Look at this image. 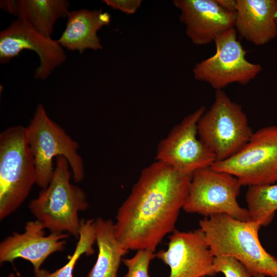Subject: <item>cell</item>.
Here are the masks:
<instances>
[{"label":"cell","instance_id":"4","mask_svg":"<svg viewBox=\"0 0 277 277\" xmlns=\"http://www.w3.org/2000/svg\"><path fill=\"white\" fill-rule=\"evenodd\" d=\"M36 182L34 157L22 125L0 133V220L15 211Z\"/></svg>","mask_w":277,"mask_h":277},{"label":"cell","instance_id":"12","mask_svg":"<svg viewBox=\"0 0 277 277\" xmlns=\"http://www.w3.org/2000/svg\"><path fill=\"white\" fill-rule=\"evenodd\" d=\"M168 248L155 253L156 258L170 268L169 277H206L216 274L205 235L199 228L188 232L175 229Z\"/></svg>","mask_w":277,"mask_h":277},{"label":"cell","instance_id":"13","mask_svg":"<svg viewBox=\"0 0 277 277\" xmlns=\"http://www.w3.org/2000/svg\"><path fill=\"white\" fill-rule=\"evenodd\" d=\"M46 228L37 221L26 223L23 233L14 232L0 244V263L13 262L23 259L31 263L34 272L52 253L63 251L69 236L67 233L50 232L46 235Z\"/></svg>","mask_w":277,"mask_h":277},{"label":"cell","instance_id":"17","mask_svg":"<svg viewBox=\"0 0 277 277\" xmlns=\"http://www.w3.org/2000/svg\"><path fill=\"white\" fill-rule=\"evenodd\" d=\"M95 229L97 258L86 277H116L122 258L128 251L116 239L112 220L97 217Z\"/></svg>","mask_w":277,"mask_h":277},{"label":"cell","instance_id":"9","mask_svg":"<svg viewBox=\"0 0 277 277\" xmlns=\"http://www.w3.org/2000/svg\"><path fill=\"white\" fill-rule=\"evenodd\" d=\"M237 35L233 28L215 39V53L194 65L195 80L220 90L232 83L246 85L258 76L262 66L247 60V51Z\"/></svg>","mask_w":277,"mask_h":277},{"label":"cell","instance_id":"27","mask_svg":"<svg viewBox=\"0 0 277 277\" xmlns=\"http://www.w3.org/2000/svg\"><path fill=\"white\" fill-rule=\"evenodd\" d=\"M6 277H16V276L13 273H10Z\"/></svg>","mask_w":277,"mask_h":277},{"label":"cell","instance_id":"19","mask_svg":"<svg viewBox=\"0 0 277 277\" xmlns=\"http://www.w3.org/2000/svg\"><path fill=\"white\" fill-rule=\"evenodd\" d=\"M245 200L250 221L267 226L277 211V184L249 186Z\"/></svg>","mask_w":277,"mask_h":277},{"label":"cell","instance_id":"20","mask_svg":"<svg viewBox=\"0 0 277 277\" xmlns=\"http://www.w3.org/2000/svg\"><path fill=\"white\" fill-rule=\"evenodd\" d=\"M95 242V220H81L78 241L74 251L68 262L52 272L40 269L34 272V277H73L74 267L81 256L83 254L90 255L94 253L95 250L93 246Z\"/></svg>","mask_w":277,"mask_h":277},{"label":"cell","instance_id":"1","mask_svg":"<svg viewBox=\"0 0 277 277\" xmlns=\"http://www.w3.org/2000/svg\"><path fill=\"white\" fill-rule=\"evenodd\" d=\"M191 177L156 160L142 170L114 223L115 236L124 248L154 251L175 230Z\"/></svg>","mask_w":277,"mask_h":277},{"label":"cell","instance_id":"24","mask_svg":"<svg viewBox=\"0 0 277 277\" xmlns=\"http://www.w3.org/2000/svg\"><path fill=\"white\" fill-rule=\"evenodd\" d=\"M0 7L1 9L11 14L17 16L18 12L17 1H1Z\"/></svg>","mask_w":277,"mask_h":277},{"label":"cell","instance_id":"25","mask_svg":"<svg viewBox=\"0 0 277 277\" xmlns=\"http://www.w3.org/2000/svg\"><path fill=\"white\" fill-rule=\"evenodd\" d=\"M219 5L225 11L236 13L237 9L236 0H216Z\"/></svg>","mask_w":277,"mask_h":277},{"label":"cell","instance_id":"7","mask_svg":"<svg viewBox=\"0 0 277 277\" xmlns=\"http://www.w3.org/2000/svg\"><path fill=\"white\" fill-rule=\"evenodd\" d=\"M241 186L238 179L230 173L211 166L200 169L191 175L183 209L205 217L225 214L241 221H250L247 209L237 201Z\"/></svg>","mask_w":277,"mask_h":277},{"label":"cell","instance_id":"21","mask_svg":"<svg viewBox=\"0 0 277 277\" xmlns=\"http://www.w3.org/2000/svg\"><path fill=\"white\" fill-rule=\"evenodd\" d=\"M156 258L154 251L149 249H140L135 254L123 260L128 271L124 277H151L149 274L151 261Z\"/></svg>","mask_w":277,"mask_h":277},{"label":"cell","instance_id":"15","mask_svg":"<svg viewBox=\"0 0 277 277\" xmlns=\"http://www.w3.org/2000/svg\"><path fill=\"white\" fill-rule=\"evenodd\" d=\"M234 28L238 34L256 46L277 36L276 0H236Z\"/></svg>","mask_w":277,"mask_h":277},{"label":"cell","instance_id":"11","mask_svg":"<svg viewBox=\"0 0 277 277\" xmlns=\"http://www.w3.org/2000/svg\"><path fill=\"white\" fill-rule=\"evenodd\" d=\"M32 50L39 59L34 77L45 80L66 60L58 39L47 37L21 19L13 21L0 32V62L4 64L18 56L24 50Z\"/></svg>","mask_w":277,"mask_h":277},{"label":"cell","instance_id":"26","mask_svg":"<svg viewBox=\"0 0 277 277\" xmlns=\"http://www.w3.org/2000/svg\"><path fill=\"white\" fill-rule=\"evenodd\" d=\"M253 277H266V276L263 274H257Z\"/></svg>","mask_w":277,"mask_h":277},{"label":"cell","instance_id":"23","mask_svg":"<svg viewBox=\"0 0 277 277\" xmlns=\"http://www.w3.org/2000/svg\"><path fill=\"white\" fill-rule=\"evenodd\" d=\"M103 2L108 7L127 15L135 13L142 3V0H104Z\"/></svg>","mask_w":277,"mask_h":277},{"label":"cell","instance_id":"28","mask_svg":"<svg viewBox=\"0 0 277 277\" xmlns=\"http://www.w3.org/2000/svg\"><path fill=\"white\" fill-rule=\"evenodd\" d=\"M276 24H277V15H276Z\"/></svg>","mask_w":277,"mask_h":277},{"label":"cell","instance_id":"16","mask_svg":"<svg viewBox=\"0 0 277 277\" xmlns=\"http://www.w3.org/2000/svg\"><path fill=\"white\" fill-rule=\"evenodd\" d=\"M111 22V16L100 10L82 9L70 11L65 29L58 41L63 47L82 53L86 49L102 50L98 31Z\"/></svg>","mask_w":277,"mask_h":277},{"label":"cell","instance_id":"14","mask_svg":"<svg viewBox=\"0 0 277 277\" xmlns=\"http://www.w3.org/2000/svg\"><path fill=\"white\" fill-rule=\"evenodd\" d=\"M180 21L194 45H206L234 28L236 13L225 11L216 0H174Z\"/></svg>","mask_w":277,"mask_h":277},{"label":"cell","instance_id":"8","mask_svg":"<svg viewBox=\"0 0 277 277\" xmlns=\"http://www.w3.org/2000/svg\"><path fill=\"white\" fill-rule=\"evenodd\" d=\"M211 167L234 176L242 186L275 183L277 126H269L258 130L237 153L226 160L216 161Z\"/></svg>","mask_w":277,"mask_h":277},{"label":"cell","instance_id":"10","mask_svg":"<svg viewBox=\"0 0 277 277\" xmlns=\"http://www.w3.org/2000/svg\"><path fill=\"white\" fill-rule=\"evenodd\" d=\"M206 110L202 106L174 126L160 142L155 160L190 176L197 170L211 166L216 161V156L201 141L197 132L199 120Z\"/></svg>","mask_w":277,"mask_h":277},{"label":"cell","instance_id":"6","mask_svg":"<svg viewBox=\"0 0 277 277\" xmlns=\"http://www.w3.org/2000/svg\"><path fill=\"white\" fill-rule=\"evenodd\" d=\"M197 132L199 138L215 154L216 161L237 153L253 133L242 107L223 90H216L213 104L199 120Z\"/></svg>","mask_w":277,"mask_h":277},{"label":"cell","instance_id":"22","mask_svg":"<svg viewBox=\"0 0 277 277\" xmlns=\"http://www.w3.org/2000/svg\"><path fill=\"white\" fill-rule=\"evenodd\" d=\"M213 269L225 277H253L247 268L236 259L225 255L214 256Z\"/></svg>","mask_w":277,"mask_h":277},{"label":"cell","instance_id":"29","mask_svg":"<svg viewBox=\"0 0 277 277\" xmlns=\"http://www.w3.org/2000/svg\"><path fill=\"white\" fill-rule=\"evenodd\" d=\"M274 277H277V276H274Z\"/></svg>","mask_w":277,"mask_h":277},{"label":"cell","instance_id":"2","mask_svg":"<svg viewBox=\"0 0 277 277\" xmlns=\"http://www.w3.org/2000/svg\"><path fill=\"white\" fill-rule=\"evenodd\" d=\"M212 254L233 257L254 276H277V259L264 248L259 237L261 226L225 214L205 217L199 222Z\"/></svg>","mask_w":277,"mask_h":277},{"label":"cell","instance_id":"5","mask_svg":"<svg viewBox=\"0 0 277 277\" xmlns=\"http://www.w3.org/2000/svg\"><path fill=\"white\" fill-rule=\"evenodd\" d=\"M26 128V138L34 157L36 184L46 188L52 177L53 159L62 156L68 162L76 183L85 177L83 159L78 152L79 144L71 138L58 124L51 120L44 106L38 104Z\"/></svg>","mask_w":277,"mask_h":277},{"label":"cell","instance_id":"3","mask_svg":"<svg viewBox=\"0 0 277 277\" xmlns=\"http://www.w3.org/2000/svg\"><path fill=\"white\" fill-rule=\"evenodd\" d=\"M72 172L67 160L57 156L48 185L30 202L28 207L36 220L53 233H67L78 239V212L88 207L85 191L70 182Z\"/></svg>","mask_w":277,"mask_h":277},{"label":"cell","instance_id":"18","mask_svg":"<svg viewBox=\"0 0 277 277\" xmlns=\"http://www.w3.org/2000/svg\"><path fill=\"white\" fill-rule=\"evenodd\" d=\"M17 4L18 18L49 38L56 22L70 12V4L65 0H18Z\"/></svg>","mask_w":277,"mask_h":277}]
</instances>
